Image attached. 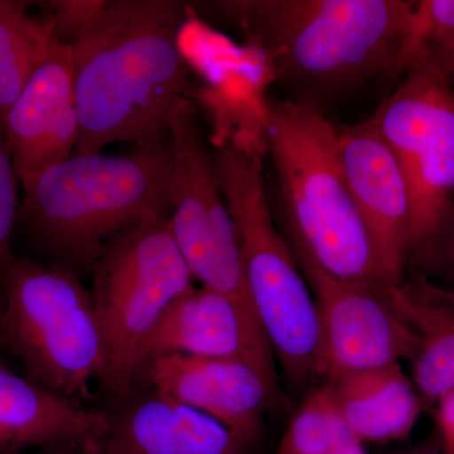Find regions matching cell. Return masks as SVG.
Listing matches in <instances>:
<instances>
[{
	"mask_svg": "<svg viewBox=\"0 0 454 454\" xmlns=\"http://www.w3.org/2000/svg\"><path fill=\"white\" fill-rule=\"evenodd\" d=\"M186 5L178 0H104L71 40L79 116L76 153L112 143L151 145L169 136L186 98L190 71L178 35Z\"/></svg>",
	"mask_w": 454,
	"mask_h": 454,
	"instance_id": "obj_1",
	"label": "cell"
},
{
	"mask_svg": "<svg viewBox=\"0 0 454 454\" xmlns=\"http://www.w3.org/2000/svg\"><path fill=\"white\" fill-rule=\"evenodd\" d=\"M214 8L307 97H336L406 70L414 2L220 0Z\"/></svg>",
	"mask_w": 454,
	"mask_h": 454,
	"instance_id": "obj_2",
	"label": "cell"
},
{
	"mask_svg": "<svg viewBox=\"0 0 454 454\" xmlns=\"http://www.w3.org/2000/svg\"><path fill=\"white\" fill-rule=\"evenodd\" d=\"M20 217L59 264L92 270L107 245L145 221L173 210L169 136L129 153H76L42 172L28 187ZM18 217V219H20Z\"/></svg>",
	"mask_w": 454,
	"mask_h": 454,
	"instance_id": "obj_3",
	"label": "cell"
},
{
	"mask_svg": "<svg viewBox=\"0 0 454 454\" xmlns=\"http://www.w3.org/2000/svg\"><path fill=\"white\" fill-rule=\"evenodd\" d=\"M265 142L294 241L331 276L395 286L382 269L340 162L336 125L301 100H267Z\"/></svg>",
	"mask_w": 454,
	"mask_h": 454,
	"instance_id": "obj_4",
	"label": "cell"
},
{
	"mask_svg": "<svg viewBox=\"0 0 454 454\" xmlns=\"http://www.w3.org/2000/svg\"><path fill=\"white\" fill-rule=\"evenodd\" d=\"M214 155L238 232L247 288L270 348L292 380L321 375L316 301L292 250L274 226L258 155L236 137L215 146Z\"/></svg>",
	"mask_w": 454,
	"mask_h": 454,
	"instance_id": "obj_5",
	"label": "cell"
},
{
	"mask_svg": "<svg viewBox=\"0 0 454 454\" xmlns=\"http://www.w3.org/2000/svg\"><path fill=\"white\" fill-rule=\"evenodd\" d=\"M3 294L0 336L27 379L74 402L89 397L92 382L103 380L106 348L91 293L77 274L13 260Z\"/></svg>",
	"mask_w": 454,
	"mask_h": 454,
	"instance_id": "obj_6",
	"label": "cell"
},
{
	"mask_svg": "<svg viewBox=\"0 0 454 454\" xmlns=\"http://www.w3.org/2000/svg\"><path fill=\"white\" fill-rule=\"evenodd\" d=\"M92 303L106 348L103 382L114 395L139 375L143 343L173 301L192 291L169 217L145 221L107 245L92 268Z\"/></svg>",
	"mask_w": 454,
	"mask_h": 454,
	"instance_id": "obj_7",
	"label": "cell"
},
{
	"mask_svg": "<svg viewBox=\"0 0 454 454\" xmlns=\"http://www.w3.org/2000/svg\"><path fill=\"white\" fill-rule=\"evenodd\" d=\"M367 122L395 155L411 211L418 255L446 221L454 192V89L450 74L430 64L411 66Z\"/></svg>",
	"mask_w": 454,
	"mask_h": 454,
	"instance_id": "obj_8",
	"label": "cell"
},
{
	"mask_svg": "<svg viewBox=\"0 0 454 454\" xmlns=\"http://www.w3.org/2000/svg\"><path fill=\"white\" fill-rule=\"evenodd\" d=\"M169 138L173 201L169 223L179 252L202 288L223 295L259 325L235 223L217 178L214 149L203 136L188 98L173 114Z\"/></svg>",
	"mask_w": 454,
	"mask_h": 454,
	"instance_id": "obj_9",
	"label": "cell"
},
{
	"mask_svg": "<svg viewBox=\"0 0 454 454\" xmlns=\"http://www.w3.org/2000/svg\"><path fill=\"white\" fill-rule=\"evenodd\" d=\"M301 270L313 293L321 327V376L414 363L419 337L391 304V286L349 282L331 276L300 244Z\"/></svg>",
	"mask_w": 454,
	"mask_h": 454,
	"instance_id": "obj_10",
	"label": "cell"
},
{
	"mask_svg": "<svg viewBox=\"0 0 454 454\" xmlns=\"http://www.w3.org/2000/svg\"><path fill=\"white\" fill-rule=\"evenodd\" d=\"M340 162L357 210L393 286L413 250L408 187L395 155L369 122L336 127Z\"/></svg>",
	"mask_w": 454,
	"mask_h": 454,
	"instance_id": "obj_11",
	"label": "cell"
},
{
	"mask_svg": "<svg viewBox=\"0 0 454 454\" xmlns=\"http://www.w3.org/2000/svg\"><path fill=\"white\" fill-rule=\"evenodd\" d=\"M181 354L247 364L276 387L273 349L260 325L231 301L193 288L166 309L143 343L140 370L155 358Z\"/></svg>",
	"mask_w": 454,
	"mask_h": 454,
	"instance_id": "obj_12",
	"label": "cell"
},
{
	"mask_svg": "<svg viewBox=\"0 0 454 454\" xmlns=\"http://www.w3.org/2000/svg\"><path fill=\"white\" fill-rule=\"evenodd\" d=\"M3 131L23 188L76 151L79 116L71 44L57 42L14 101Z\"/></svg>",
	"mask_w": 454,
	"mask_h": 454,
	"instance_id": "obj_13",
	"label": "cell"
},
{
	"mask_svg": "<svg viewBox=\"0 0 454 454\" xmlns=\"http://www.w3.org/2000/svg\"><path fill=\"white\" fill-rule=\"evenodd\" d=\"M145 370L160 395L210 415L241 443L258 437L274 387L254 367L173 354L155 358Z\"/></svg>",
	"mask_w": 454,
	"mask_h": 454,
	"instance_id": "obj_14",
	"label": "cell"
},
{
	"mask_svg": "<svg viewBox=\"0 0 454 454\" xmlns=\"http://www.w3.org/2000/svg\"><path fill=\"white\" fill-rule=\"evenodd\" d=\"M110 418L0 366V453L32 447L98 448Z\"/></svg>",
	"mask_w": 454,
	"mask_h": 454,
	"instance_id": "obj_15",
	"label": "cell"
},
{
	"mask_svg": "<svg viewBox=\"0 0 454 454\" xmlns=\"http://www.w3.org/2000/svg\"><path fill=\"white\" fill-rule=\"evenodd\" d=\"M243 444L210 415L154 393L110 420L98 454H243Z\"/></svg>",
	"mask_w": 454,
	"mask_h": 454,
	"instance_id": "obj_16",
	"label": "cell"
},
{
	"mask_svg": "<svg viewBox=\"0 0 454 454\" xmlns=\"http://www.w3.org/2000/svg\"><path fill=\"white\" fill-rule=\"evenodd\" d=\"M325 387L342 419L363 442L404 439L419 417V400L400 364L343 373Z\"/></svg>",
	"mask_w": 454,
	"mask_h": 454,
	"instance_id": "obj_17",
	"label": "cell"
},
{
	"mask_svg": "<svg viewBox=\"0 0 454 454\" xmlns=\"http://www.w3.org/2000/svg\"><path fill=\"white\" fill-rule=\"evenodd\" d=\"M391 304L419 337L414 381L427 402L454 390V289L415 273L389 288Z\"/></svg>",
	"mask_w": 454,
	"mask_h": 454,
	"instance_id": "obj_18",
	"label": "cell"
},
{
	"mask_svg": "<svg viewBox=\"0 0 454 454\" xmlns=\"http://www.w3.org/2000/svg\"><path fill=\"white\" fill-rule=\"evenodd\" d=\"M53 17L27 13V3L0 16V128L27 83L59 42Z\"/></svg>",
	"mask_w": 454,
	"mask_h": 454,
	"instance_id": "obj_19",
	"label": "cell"
},
{
	"mask_svg": "<svg viewBox=\"0 0 454 454\" xmlns=\"http://www.w3.org/2000/svg\"><path fill=\"white\" fill-rule=\"evenodd\" d=\"M351 433L327 387H324L313 393L295 415L280 454H333Z\"/></svg>",
	"mask_w": 454,
	"mask_h": 454,
	"instance_id": "obj_20",
	"label": "cell"
},
{
	"mask_svg": "<svg viewBox=\"0 0 454 454\" xmlns=\"http://www.w3.org/2000/svg\"><path fill=\"white\" fill-rule=\"evenodd\" d=\"M453 53L454 0L414 2L406 70L411 66L430 64L450 74Z\"/></svg>",
	"mask_w": 454,
	"mask_h": 454,
	"instance_id": "obj_21",
	"label": "cell"
},
{
	"mask_svg": "<svg viewBox=\"0 0 454 454\" xmlns=\"http://www.w3.org/2000/svg\"><path fill=\"white\" fill-rule=\"evenodd\" d=\"M20 178L14 168L13 158L4 131L0 128V278H4L12 259L11 243L20 217V197H18Z\"/></svg>",
	"mask_w": 454,
	"mask_h": 454,
	"instance_id": "obj_22",
	"label": "cell"
},
{
	"mask_svg": "<svg viewBox=\"0 0 454 454\" xmlns=\"http://www.w3.org/2000/svg\"><path fill=\"white\" fill-rule=\"evenodd\" d=\"M424 259L437 262L439 267L443 268L450 276L454 278V211L448 214L446 221L442 225L437 236L427 247L426 252L420 254Z\"/></svg>",
	"mask_w": 454,
	"mask_h": 454,
	"instance_id": "obj_23",
	"label": "cell"
},
{
	"mask_svg": "<svg viewBox=\"0 0 454 454\" xmlns=\"http://www.w3.org/2000/svg\"><path fill=\"white\" fill-rule=\"evenodd\" d=\"M438 422L447 454H454V390L439 399Z\"/></svg>",
	"mask_w": 454,
	"mask_h": 454,
	"instance_id": "obj_24",
	"label": "cell"
},
{
	"mask_svg": "<svg viewBox=\"0 0 454 454\" xmlns=\"http://www.w3.org/2000/svg\"><path fill=\"white\" fill-rule=\"evenodd\" d=\"M333 454H366V452L363 441L355 433H351L348 437L340 442Z\"/></svg>",
	"mask_w": 454,
	"mask_h": 454,
	"instance_id": "obj_25",
	"label": "cell"
},
{
	"mask_svg": "<svg viewBox=\"0 0 454 454\" xmlns=\"http://www.w3.org/2000/svg\"><path fill=\"white\" fill-rule=\"evenodd\" d=\"M25 2H13V0H0V16L8 13V12L14 11L23 4Z\"/></svg>",
	"mask_w": 454,
	"mask_h": 454,
	"instance_id": "obj_26",
	"label": "cell"
},
{
	"mask_svg": "<svg viewBox=\"0 0 454 454\" xmlns=\"http://www.w3.org/2000/svg\"><path fill=\"white\" fill-rule=\"evenodd\" d=\"M405 454H447V453L441 452V450H411V452H408Z\"/></svg>",
	"mask_w": 454,
	"mask_h": 454,
	"instance_id": "obj_27",
	"label": "cell"
},
{
	"mask_svg": "<svg viewBox=\"0 0 454 454\" xmlns=\"http://www.w3.org/2000/svg\"><path fill=\"white\" fill-rule=\"evenodd\" d=\"M450 83H452V88L454 89V53L452 57V62H450Z\"/></svg>",
	"mask_w": 454,
	"mask_h": 454,
	"instance_id": "obj_28",
	"label": "cell"
},
{
	"mask_svg": "<svg viewBox=\"0 0 454 454\" xmlns=\"http://www.w3.org/2000/svg\"><path fill=\"white\" fill-rule=\"evenodd\" d=\"M51 454H98V453H88V452H68V450H66V452H59V453H51Z\"/></svg>",
	"mask_w": 454,
	"mask_h": 454,
	"instance_id": "obj_29",
	"label": "cell"
}]
</instances>
